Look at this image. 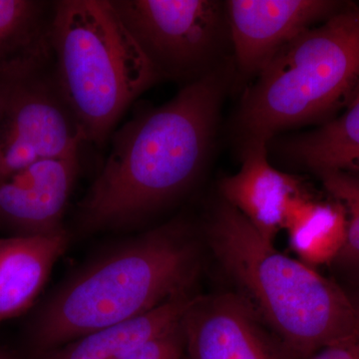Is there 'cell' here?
I'll use <instances>...</instances> for the list:
<instances>
[{
	"mask_svg": "<svg viewBox=\"0 0 359 359\" xmlns=\"http://www.w3.org/2000/svg\"><path fill=\"white\" fill-rule=\"evenodd\" d=\"M233 72L231 61L112 134L109 155L78 205L80 230L138 223L192 188L214 151Z\"/></svg>",
	"mask_w": 359,
	"mask_h": 359,
	"instance_id": "cell-1",
	"label": "cell"
},
{
	"mask_svg": "<svg viewBox=\"0 0 359 359\" xmlns=\"http://www.w3.org/2000/svg\"><path fill=\"white\" fill-rule=\"evenodd\" d=\"M199 269L190 222L175 219L145 231L80 269L39 306L26 325L28 351L39 358L192 294Z\"/></svg>",
	"mask_w": 359,
	"mask_h": 359,
	"instance_id": "cell-2",
	"label": "cell"
},
{
	"mask_svg": "<svg viewBox=\"0 0 359 359\" xmlns=\"http://www.w3.org/2000/svg\"><path fill=\"white\" fill-rule=\"evenodd\" d=\"M205 237L241 295L299 358L354 335L355 306L346 292L278 252L223 199L212 208Z\"/></svg>",
	"mask_w": 359,
	"mask_h": 359,
	"instance_id": "cell-3",
	"label": "cell"
},
{
	"mask_svg": "<svg viewBox=\"0 0 359 359\" xmlns=\"http://www.w3.org/2000/svg\"><path fill=\"white\" fill-rule=\"evenodd\" d=\"M359 93V7L348 4L280 49L243 94L233 118L240 146L327 121Z\"/></svg>",
	"mask_w": 359,
	"mask_h": 359,
	"instance_id": "cell-4",
	"label": "cell"
},
{
	"mask_svg": "<svg viewBox=\"0 0 359 359\" xmlns=\"http://www.w3.org/2000/svg\"><path fill=\"white\" fill-rule=\"evenodd\" d=\"M54 72L85 142L104 145L130 105L162 78L110 0H55Z\"/></svg>",
	"mask_w": 359,
	"mask_h": 359,
	"instance_id": "cell-5",
	"label": "cell"
},
{
	"mask_svg": "<svg viewBox=\"0 0 359 359\" xmlns=\"http://www.w3.org/2000/svg\"><path fill=\"white\" fill-rule=\"evenodd\" d=\"M110 1L163 81L185 87L233 61L223 1Z\"/></svg>",
	"mask_w": 359,
	"mask_h": 359,
	"instance_id": "cell-6",
	"label": "cell"
},
{
	"mask_svg": "<svg viewBox=\"0 0 359 359\" xmlns=\"http://www.w3.org/2000/svg\"><path fill=\"white\" fill-rule=\"evenodd\" d=\"M85 143L53 55L16 68L0 120V180L39 161L77 154Z\"/></svg>",
	"mask_w": 359,
	"mask_h": 359,
	"instance_id": "cell-7",
	"label": "cell"
},
{
	"mask_svg": "<svg viewBox=\"0 0 359 359\" xmlns=\"http://www.w3.org/2000/svg\"><path fill=\"white\" fill-rule=\"evenodd\" d=\"M181 325L184 359H301L240 294L196 295Z\"/></svg>",
	"mask_w": 359,
	"mask_h": 359,
	"instance_id": "cell-8",
	"label": "cell"
},
{
	"mask_svg": "<svg viewBox=\"0 0 359 359\" xmlns=\"http://www.w3.org/2000/svg\"><path fill=\"white\" fill-rule=\"evenodd\" d=\"M344 6L332 0L224 1L235 71L256 78L285 44Z\"/></svg>",
	"mask_w": 359,
	"mask_h": 359,
	"instance_id": "cell-9",
	"label": "cell"
},
{
	"mask_svg": "<svg viewBox=\"0 0 359 359\" xmlns=\"http://www.w3.org/2000/svg\"><path fill=\"white\" fill-rule=\"evenodd\" d=\"M79 170L77 153L39 161L0 180V229L9 237L66 233L63 218Z\"/></svg>",
	"mask_w": 359,
	"mask_h": 359,
	"instance_id": "cell-10",
	"label": "cell"
},
{
	"mask_svg": "<svg viewBox=\"0 0 359 359\" xmlns=\"http://www.w3.org/2000/svg\"><path fill=\"white\" fill-rule=\"evenodd\" d=\"M268 142L240 146L242 166L219 182L221 199L237 210L262 237L273 243L294 198L306 194L302 181L271 166Z\"/></svg>",
	"mask_w": 359,
	"mask_h": 359,
	"instance_id": "cell-11",
	"label": "cell"
},
{
	"mask_svg": "<svg viewBox=\"0 0 359 359\" xmlns=\"http://www.w3.org/2000/svg\"><path fill=\"white\" fill-rule=\"evenodd\" d=\"M67 244L66 233L0 238V323L32 308Z\"/></svg>",
	"mask_w": 359,
	"mask_h": 359,
	"instance_id": "cell-12",
	"label": "cell"
},
{
	"mask_svg": "<svg viewBox=\"0 0 359 359\" xmlns=\"http://www.w3.org/2000/svg\"><path fill=\"white\" fill-rule=\"evenodd\" d=\"M196 295H182L132 320L101 328L37 359H123L181 323Z\"/></svg>",
	"mask_w": 359,
	"mask_h": 359,
	"instance_id": "cell-13",
	"label": "cell"
},
{
	"mask_svg": "<svg viewBox=\"0 0 359 359\" xmlns=\"http://www.w3.org/2000/svg\"><path fill=\"white\" fill-rule=\"evenodd\" d=\"M283 154L318 175L359 172V93L344 114L283 142Z\"/></svg>",
	"mask_w": 359,
	"mask_h": 359,
	"instance_id": "cell-14",
	"label": "cell"
},
{
	"mask_svg": "<svg viewBox=\"0 0 359 359\" xmlns=\"http://www.w3.org/2000/svg\"><path fill=\"white\" fill-rule=\"evenodd\" d=\"M347 218L344 207L316 202L308 194L290 203L283 229L302 263L313 266L332 263L346 238Z\"/></svg>",
	"mask_w": 359,
	"mask_h": 359,
	"instance_id": "cell-15",
	"label": "cell"
},
{
	"mask_svg": "<svg viewBox=\"0 0 359 359\" xmlns=\"http://www.w3.org/2000/svg\"><path fill=\"white\" fill-rule=\"evenodd\" d=\"M55 1L0 0V71L51 57Z\"/></svg>",
	"mask_w": 359,
	"mask_h": 359,
	"instance_id": "cell-16",
	"label": "cell"
},
{
	"mask_svg": "<svg viewBox=\"0 0 359 359\" xmlns=\"http://www.w3.org/2000/svg\"><path fill=\"white\" fill-rule=\"evenodd\" d=\"M318 176L347 212L346 238L330 264L344 282L359 289V176L346 172H327Z\"/></svg>",
	"mask_w": 359,
	"mask_h": 359,
	"instance_id": "cell-17",
	"label": "cell"
},
{
	"mask_svg": "<svg viewBox=\"0 0 359 359\" xmlns=\"http://www.w3.org/2000/svg\"><path fill=\"white\" fill-rule=\"evenodd\" d=\"M185 337L181 323L164 334L149 340L123 359H184Z\"/></svg>",
	"mask_w": 359,
	"mask_h": 359,
	"instance_id": "cell-18",
	"label": "cell"
},
{
	"mask_svg": "<svg viewBox=\"0 0 359 359\" xmlns=\"http://www.w3.org/2000/svg\"><path fill=\"white\" fill-rule=\"evenodd\" d=\"M308 359H359V341L353 335L323 347Z\"/></svg>",
	"mask_w": 359,
	"mask_h": 359,
	"instance_id": "cell-19",
	"label": "cell"
},
{
	"mask_svg": "<svg viewBox=\"0 0 359 359\" xmlns=\"http://www.w3.org/2000/svg\"><path fill=\"white\" fill-rule=\"evenodd\" d=\"M18 67H20V66H15V67L9 68V69L0 71V120H1L4 105H6L7 93H8L11 78H13L14 71Z\"/></svg>",
	"mask_w": 359,
	"mask_h": 359,
	"instance_id": "cell-20",
	"label": "cell"
},
{
	"mask_svg": "<svg viewBox=\"0 0 359 359\" xmlns=\"http://www.w3.org/2000/svg\"><path fill=\"white\" fill-rule=\"evenodd\" d=\"M354 306H355V313H356V325H355V332H354V337H356V339L359 341V299L358 301L353 302Z\"/></svg>",
	"mask_w": 359,
	"mask_h": 359,
	"instance_id": "cell-21",
	"label": "cell"
},
{
	"mask_svg": "<svg viewBox=\"0 0 359 359\" xmlns=\"http://www.w3.org/2000/svg\"><path fill=\"white\" fill-rule=\"evenodd\" d=\"M0 359H18L13 354L9 353L6 349L0 347Z\"/></svg>",
	"mask_w": 359,
	"mask_h": 359,
	"instance_id": "cell-22",
	"label": "cell"
}]
</instances>
